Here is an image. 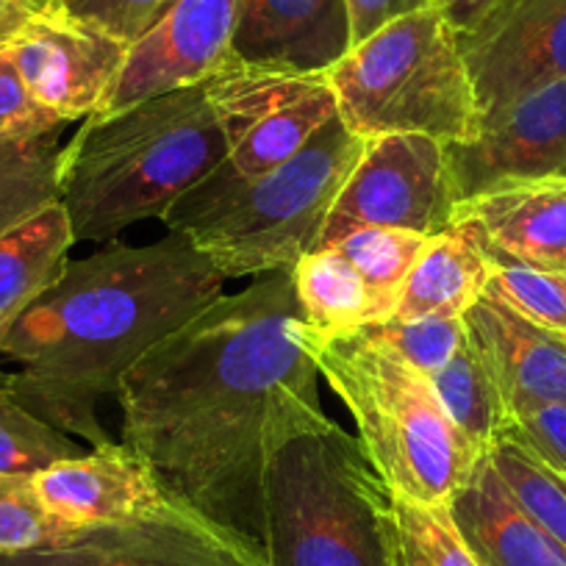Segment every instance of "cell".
<instances>
[{
  "label": "cell",
  "mask_w": 566,
  "mask_h": 566,
  "mask_svg": "<svg viewBox=\"0 0 566 566\" xmlns=\"http://www.w3.org/2000/svg\"><path fill=\"white\" fill-rule=\"evenodd\" d=\"M301 319L292 272L255 275L150 347L117 389L125 448L172 497L255 544L270 461L336 424Z\"/></svg>",
  "instance_id": "cell-1"
},
{
  "label": "cell",
  "mask_w": 566,
  "mask_h": 566,
  "mask_svg": "<svg viewBox=\"0 0 566 566\" xmlns=\"http://www.w3.org/2000/svg\"><path fill=\"white\" fill-rule=\"evenodd\" d=\"M226 295V275L170 231L108 242L62 275L0 336V364L29 411L90 448L108 444L101 406L150 347Z\"/></svg>",
  "instance_id": "cell-2"
},
{
  "label": "cell",
  "mask_w": 566,
  "mask_h": 566,
  "mask_svg": "<svg viewBox=\"0 0 566 566\" xmlns=\"http://www.w3.org/2000/svg\"><path fill=\"white\" fill-rule=\"evenodd\" d=\"M206 84L95 114L62 148L59 203L75 242H114L167 211L226 161Z\"/></svg>",
  "instance_id": "cell-3"
},
{
  "label": "cell",
  "mask_w": 566,
  "mask_h": 566,
  "mask_svg": "<svg viewBox=\"0 0 566 566\" xmlns=\"http://www.w3.org/2000/svg\"><path fill=\"white\" fill-rule=\"evenodd\" d=\"M297 342L356 424V442L395 497L444 505L481 450L455 428L433 380L375 328L323 336L301 319Z\"/></svg>",
  "instance_id": "cell-4"
},
{
  "label": "cell",
  "mask_w": 566,
  "mask_h": 566,
  "mask_svg": "<svg viewBox=\"0 0 566 566\" xmlns=\"http://www.w3.org/2000/svg\"><path fill=\"white\" fill-rule=\"evenodd\" d=\"M364 139L336 114L301 154L250 181L211 172L165 222L226 275L292 272L314 250L323 222L361 156Z\"/></svg>",
  "instance_id": "cell-5"
},
{
  "label": "cell",
  "mask_w": 566,
  "mask_h": 566,
  "mask_svg": "<svg viewBox=\"0 0 566 566\" xmlns=\"http://www.w3.org/2000/svg\"><path fill=\"white\" fill-rule=\"evenodd\" d=\"M259 549L264 566H400L395 497L339 422L270 461Z\"/></svg>",
  "instance_id": "cell-6"
},
{
  "label": "cell",
  "mask_w": 566,
  "mask_h": 566,
  "mask_svg": "<svg viewBox=\"0 0 566 566\" xmlns=\"http://www.w3.org/2000/svg\"><path fill=\"white\" fill-rule=\"evenodd\" d=\"M328 81L339 119L361 139L424 134L464 142L481 128L461 36L437 0L350 45Z\"/></svg>",
  "instance_id": "cell-7"
},
{
  "label": "cell",
  "mask_w": 566,
  "mask_h": 566,
  "mask_svg": "<svg viewBox=\"0 0 566 566\" xmlns=\"http://www.w3.org/2000/svg\"><path fill=\"white\" fill-rule=\"evenodd\" d=\"M206 95L228 150L217 172L233 181L290 161L339 114L328 73L259 67L237 56L206 81Z\"/></svg>",
  "instance_id": "cell-8"
},
{
  "label": "cell",
  "mask_w": 566,
  "mask_h": 566,
  "mask_svg": "<svg viewBox=\"0 0 566 566\" xmlns=\"http://www.w3.org/2000/svg\"><path fill=\"white\" fill-rule=\"evenodd\" d=\"M444 142L424 134L364 139L361 156L336 195L317 244L328 248L364 226L406 228L437 237L455 222Z\"/></svg>",
  "instance_id": "cell-9"
},
{
  "label": "cell",
  "mask_w": 566,
  "mask_h": 566,
  "mask_svg": "<svg viewBox=\"0 0 566 566\" xmlns=\"http://www.w3.org/2000/svg\"><path fill=\"white\" fill-rule=\"evenodd\" d=\"M0 566H264V560L259 544L170 494L159 509L130 522L0 555Z\"/></svg>",
  "instance_id": "cell-10"
},
{
  "label": "cell",
  "mask_w": 566,
  "mask_h": 566,
  "mask_svg": "<svg viewBox=\"0 0 566 566\" xmlns=\"http://www.w3.org/2000/svg\"><path fill=\"white\" fill-rule=\"evenodd\" d=\"M444 159L459 206L511 184L566 176V78L489 114L472 139L444 142Z\"/></svg>",
  "instance_id": "cell-11"
},
{
  "label": "cell",
  "mask_w": 566,
  "mask_h": 566,
  "mask_svg": "<svg viewBox=\"0 0 566 566\" xmlns=\"http://www.w3.org/2000/svg\"><path fill=\"white\" fill-rule=\"evenodd\" d=\"M239 0H176L165 18L128 45L97 114L206 84L233 59Z\"/></svg>",
  "instance_id": "cell-12"
},
{
  "label": "cell",
  "mask_w": 566,
  "mask_h": 566,
  "mask_svg": "<svg viewBox=\"0 0 566 566\" xmlns=\"http://www.w3.org/2000/svg\"><path fill=\"white\" fill-rule=\"evenodd\" d=\"M7 51L31 95L70 125L101 112L128 45L62 9H48L31 18Z\"/></svg>",
  "instance_id": "cell-13"
},
{
  "label": "cell",
  "mask_w": 566,
  "mask_h": 566,
  "mask_svg": "<svg viewBox=\"0 0 566 566\" xmlns=\"http://www.w3.org/2000/svg\"><path fill=\"white\" fill-rule=\"evenodd\" d=\"M461 48L486 119L525 92L566 78V0H509Z\"/></svg>",
  "instance_id": "cell-14"
},
{
  "label": "cell",
  "mask_w": 566,
  "mask_h": 566,
  "mask_svg": "<svg viewBox=\"0 0 566 566\" xmlns=\"http://www.w3.org/2000/svg\"><path fill=\"white\" fill-rule=\"evenodd\" d=\"M31 489L53 520L75 531L130 522L170 497L154 470L123 442L56 461L31 475Z\"/></svg>",
  "instance_id": "cell-15"
},
{
  "label": "cell",
  "mask_w": 566,
  "mask_h": 566,
  "mask_svg": "<svg viewBox=\"0 0 566 566\" xmlns=\"http://www.w3.org/2000/svg\"><path fill=\"white\" fill-rule=\"evenodd\" d=\"M347 51V0H239L233 31L239 62L328 73Z\"/></svg>",
  "instance_id": "cell-16"
},
{
  "label": "cell",
  "mask_w": 566,
  "mask_h": 566,
  "mask_svg": "<svg viewBox=\"0 0 566 566\" xmlns=\"http://www.w3.org/2000/svg\"><path fill=\"white\" fill-rule=\"evenodd\" d=\"M464 319L509 411L536 402H566V336L516 314L492 290L478 297Z\"/></svg>",
  "instance_id": "cell-17"
},
{
  "label": "cell",
  "mask_w": 566,
  "mask_h": 566,
  "mask_svg": "<svg viewBox=\"0 0 566 566\" xmlns=\"http://www.w3.org/2000/svg\"><path fill=\"white\" fill-rule=\"evenodd\" d=\"M450 514L483 566H566V549L522 509L489 450L453 494Z\"/></svg>",
  "instance_id": "cell-18"
},
{
  "label": "cell",
  "mask_w": 566,
  "mask_h": 566,
  "mask_svg": "<svg viewBox=\"0 0 566 566\" xmlns=\"http://www.w3.org/2000/svg\"><path fill=\"white\" fill-rule=\"evenodd\" d=\"M455 220H475L497 259L566 270V176L494 189L459 206Z\"/></svg>",
  "instance_id": "cell-19"
},
{
  "label": "cell",
  "mask_w": 566,
  "mask_h": 566,
  "mask_svg": "<svg viewBox=\"0 0 566 566\" xmlns=\"http://www.w3.org/2000/svg\"><path fill=\"white\" fill-rule=\"evenodd\" d=\"M494 253L475 220H455L428 239L391 319L464 317L489 290Z\"/></svg>",
  "instance_id": "cell-20"
},
{
  "label": "cell",
  "mask_w": 566,
  "mask_h": 566,
  "mask_svg": "<svg viewBox=\"0 0 566 566\" xmlns=\"http://www.w3.org/2000/svg\"><path fill=\"white\" fill-rule=\"evenodd\" d=\"M75 244L62 203L0 237V336L56 281Z\"/></svg>",
  "instance_id": "cell-21"
},
{
  "label": "cell",
  "mask_w": 566,
  "mask_h": 566,
  "mask_svg": "<svg viewBox=\"0 0 566 566\" xmlns=\"http://www.w3.org/2000/svg\"><path fill=\"white\" fill-rule=\"evenodd\" d=\"M297 308L323 336H353L380 325L378 303L361 272L336 244L314 248L292 270Z\"/></svg>",
  "instance_id": "cell-22"
},
{
  "label": "cell",
  "mask_w": 566,
  "mask_h": 566,
  "mask_svg": "<svg viewBox=\"0 0 566 566\" xmlns=\"http://www.w3.org/2000/svg\"><path fill=\"white\" fill-rule=\"evenodd\" d=\"M431 380L455 428L481 453L492 450L509 433V402L472 336H467L464 347L455 353L453 361L439 369Z\"/></svg>",
  "instance_id": "cell-23"
},
{
  "label": "cell",
  "mask_w": 566,
  "mask_h": 566,
  "mask_svg": "<svg viewBox=\"0 0 566 566\" xmlns=\"http://www.w3.org/2000/svg\"><path fill=\"white\" fill-rule=\"evenodd\" d=\"M62 130L0 139V237L59 203Z\"/></svg>",
  "instance_id": "cell-24"
},
{
  "label": "cell",
  "mask_w": 566,
  "mask_h": 566,
  "mask_svg": "<svg viewBox=\"0 0 566 566\" xmlns=\"http://www.w3.org/2000/svg\"><path fill=\"white\" fill-rule=\"evenodd\" d=\"M428 239L431 237H424V233L417 231H406V228L364 226L345 233V237L336 242V248L353 261V266H356V270L361 272L364 281H367L384 323L395 317L402 286H406L417 259L422 255Z\"/></svg>",
  "instance_id": "cell-25"
},
{
  "label": "cell",
  "mask_w": 566,
  "mask_h": 566,
  "mask_svg": "<svg viewBox=\"0 0 566 566\" xmlns=\"http://www.w3.org/2000/svg\"><path fill=\"white\" fill-rule=\"evenodd\" d=\"M84 453L73 437L23 406L0 364V475L31 478L51 464Z\"/></svg>",
  "instance_id": "cell-26"
},
{
  "label": "cell",
  "mask_w": 566,
  "mask_h": 566,
  "mask_svg": "<svg viewBox=\"0 0 566 566\" xmlns=\"http://www.w3.org/2000/svg\"><path fill=\"white\" fill-rule=\"evenodd\" d=\"M489 455L522 509L566 549V478L511 437L500 439Z\"/></svg>",
  "instance_id": "cell-27"
},
{
  "label": "cell",
  "mask_w": 566,
  "mask_h": 566,
  "mask_svg": "<svg viewBox=\"0 0 566 566\" xmlns=\"http://www.w3.org/2000/svg\"><path fill=\"white\" fill-rule=\"evenodd\" d=\"M395 520L400 566H483L455 527L450 503L422 505L395 497Z\"/></svg>",
  "instance_id": "cell-28"
},
{
  "label": "cell",
  "mask_w": 566,
  "mask_h": 566,
  "mask_svg": "<svg viewBox=\"0 0 566 566\" xmlns=\"http://www.w3.org/2000/svg\"><path fill=\"white\" fill-rule=\"evenodd\" d=\"M489 290L525 319L566 336V270L497 259Z\"/></svg>",
  "instance_id": "cell-29"
},
{
  "label": "cell",
  "mask_w": 566,
  "mask_h": 566,
  "mask_svg": "<svg viewBox=\"0 0 566 566\" xmlns=\"http://www.w3.org/2000/svg\"><path fill=\"white\" fill-rule=\"evenodd\" d=\"M75 527L53 520L36 500L31 478L0 475V555L51 547L73 538Z\"/></svg>",
  "instance_id": "cell-30"
},
{
  "label": "cell",
  "mask_w": 566,
  "mask_h": 566,
  "mask_svg": "<svg viewBox=\"0 0 566 566\" xmlns=\"http://www.w3.org/2000/svg\"><path fill=\"white\" fill-rule=\"evenodd\" d=\"M375 331L428 378L448 367L470 336L464 317L386 319Z\"/></svg>",
  "instance_id": "cell-31"
},
{
  "label": "cell",
  "mask_w": 566,
  "mask_h": 566,
  "mask_svg": "<svg viewBox=\"0 0 566 566\" xmlns=\"http://www.w3.org/2000/svg\"><path fill=\"white\" fill-rule=\"evenodd\" d=\"M172 3L176 0H59L56 9L125 45H134L165 18Z\"/></svg>",
  "instance_id": "cell-32"
},
{
  "label": "cell",
  "mask_w": 566,
  "mask_h": 566,
  "mask_svg": "<svg viewBox=\"0 0 566 566\" xmlns=\"http://www.w3.org/2000/svg\"><path fill=\"white\" fill-rule=\"evenodd\" d=\"M67 123L48 112L31 90L25 86L18 64L9 56L7 45L0 48V139L18 136L48 134L53 128H64Z\"/></svg>",
  "instance_id": "cell-33"
},
{
  "label": "cell",
  "mask_w": 566,
  "mask_h": 566,
  "mask_svg": "<svg viewBox=\"0 0 566 566\" xmlns=\"http://www.w3.org/2000/svg\"><path fill=\"white\" fill-rule=\"evenodd\" d=\"M514 442L566 478V402H536L511 411L509 433Z\"/></svg>",
  "instance_id": "cell-34"
},
{
  "label": "cell",
  "mask_w": 566,
  "mask_h": 566,
  "mask_svg": "<svg viewBox=\"0 0 566 566\" xmlns=\"http://www.w3.org/2000/svg\"><path fill=\"white\" fill-rule=\"evenodd\" d=\"M433 3V0H347V14H350V45L367 40L386 23L397 20L400 14L413 12Z\"/></svg>",
  "instance_id": "cell-35"
},
{
  "label": "cell",
  "mask_w": 566,
  "mask_h": 566,
  "mask_svg": "<svg viewBox=\"0 0 566 566\" xmlns=\"http://www.w3.org/2000/svg\"><path fill=\"white\" fill-rule=\"evenodd\" d=\"M448 23L459 31V36H472L481 31L509 0H437Z\"/></svg>",
  "instance_id": "cell-36"
},
{
  "label": "cell",
  "mask_w": 566,
  "mask_h": 566,
  "mask_svg": "<svg viewBox=\"0 0 566 566\" xmlns=\"http://www.w3.org/2000/svg\"><path fill=\"white\" fill-rule=\"evenodd\" d=\"M34 9L25 0H0V48L9 45L34 18Z\"/></svg>",
  "instance_id": "cell-37"
},
{
  "label": "cell",
  "mask_w": 566,
  "mask_h": 566,
  "mask_svg": "<svg viewBox=\"0 0 566 566\" xmlns=\"http://www.w3.org/2000/svg\"><path fill=\"white\" fill-rule=\"evenodd\" d=\"M31 9H34L36 14L40 12H48V9H56L59 7V0H25Z\"/></svg>",
  "instance_id": "cell-38"
}]
</instances>
